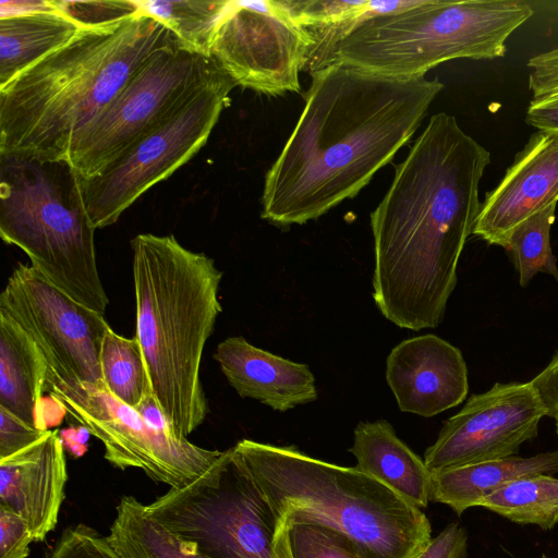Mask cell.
<instances>
[{
  "mask_svg": "<svg viewBox=\"0 0 558 558\" xmlns=\"http://www.w3.org/2000/svg\"><path fill=\"white\" fill-rule=\"evenodd\" d=\"M489 151L456 118L434 114L396 167L371 214L373 298L400 328H434L457 284V267L480 213Z\"/></svg>",
  "mask_w": 558,
  "mask_h": 558,
  "instance_id": "1",
  "label": "cell"
},
{
  "mask_svg": "<svg viewBox=\"0 0 558 558\" xmlns=\"http://www.w3.org/2000/svg\"><path fill=\"white\" fill-rule=\"evenodd\" d=\"M305 106L265 177L262 217L317 219L354 197L420 128L438 78L395 77L327 63L311 73Z\"/></svg>",
  "mask_w": 558,
  "mask_h": 558,
  "instance_id": "2",
  "label": "cell"
},
{
  "mask_svg": "<svg viewBox=\"0 0 558 558\" xmlns=\"http://www.w3.org/2000/svg\"><path fill=\"white\" fill-rule=\"evenodd\" d=\"M175 41L144 14L82 27L0 88V155L66 160L73 138L155 51Z\"/></svg>",
  "mask_w": 558,
  "mask_h": 558,
  "instance_id": "3",
  "label": "cell"
},
{
  "mask_svg": "<svg viewBox=\"0 0 558 558\" xmlns=\"http://www.w3.org/2000/svg\"><path fill=\"white\" fill-rule=\"evenodd\" d=\"M136 332L153 395L174 433L187 438L205 421L201 362L222 307V272L213 258L173 235L131 240Z\"/></svg>",
  "mask_w": 558,
  "mask_h": 558,
  "instance_id": "4",
  "label": "cell"
},
{
  "mask_svg": "<svg viewBox=\"0 0 558 558\" xmlns=\"http://www.w3.org/2000/svg\"><path fill=\"white\" fill-rule=\"evenodd\" d=\"M231 451L271 510L276 534L293 523L322 524L348 536L361 558H414L433 538L420 508L355 466L251 439Z\"/></svg>",
  "mask_w": 558,
  "mask_h": 558,
  "instance_id": "5",
  "label": "cell"
},
{
  "mask_svg": "<svg viewBox=\"0 0 558 558\" xmlns=\"http://www.w3.org/2000/svg\"><path fill=\"white\" fill-rule=\"evenodd\" d=\"M80 179L68 160L0 155V235L76 302L105 315L108 296L96 263Z\"/></svg>",
  "mask_w": 558,
  "mask_h": 558,
  "instance_id": "6",
  "label": "cell"
},
{
  "mask_svg": "<svg viewBox=\"0 0 558 558\" xmlns=\"http://www.w3.org/2000/svg\"><path fill=\"white\" fill-rule=\"evenodd\" d=\"M533 14L529 3L517 0H422L356 25L320 54L314 70L341 62L383 75L415 77L453 59L502 58L510 35Z\"/></svg>",
  "mask_w": 558,
  "mask_h": 558,
  "instance_id": "7",
  "label": "cell"
},
{
  "mask_svg": "<svg viewBox=\"0 0 558 558\" xmlns=\"http://www.w3.org/2000/svg\"><path fill=\"white\" fill-rule=\"evenodd\" d=\"M146 510L209 558H280L272 512L231 448L197 480L170 488Z\"/></svg>",
  "mask_w": 558,
  "mask_h": 558,
  "instance_id": "8",
  "label": "cell"
},
{
  "mask_svg": "<svg viewBox=\"0 0 558 558\" xmlns=\"http://www.w3.org/2000/svg\"><path fill=\"white\" fill-rule=\"evenodd\" d=\"M235 85L227 73L205 85L98 174L78 178L84 205L95 229L113 225L140 196L169 178L206 144Z\"/></svg>",
  "mask_w": 558,
  "mask_h": 558,
  "instance_id": "9",
  "label": "cell"
},
{
  "mask_svg": "<svg viewBox=\"0 0 558 558\" xmlns=\"http://www.w3.org/2000/svg\"><path fill=\"white\" fill-rule=\"evenodd\" d=\"M223 74L211 58L189 51L179 41L158 49L73 138L68 162L80 179L95 177L175 107Z\"/></svg>",
  "mask_w": 558,
  "mask_h": 558,
  "instance_id": "10",
  "label": "cell"
},
{
  "mask_svg": "<svg viewBox=\"0 0 558 558\" xmlns=\"http://www.w3.org/2000/svg\"><path fill=\"white\" fill-rule=\"evenodd\" d=\"M50 398L105 447L114 468L142 470L150 480L182 488L206 473L223 451L205 449L172 432L151 426L105 383L62 379L49 372Z\"/></svg>",
  "mask_w": 558,
  "mask_h": 558,
  "instance_id": "11",
  "label": "cell"
},
{
  "mask_svg": "<svg viewBox=\"0 0 558 558\" xmlns=\"http://www.w3.org/2000/svg\"><path fill=\"white\" fill-rule=\"evenodd\" d=\"M316 44L283 1L231 0L210 58L236 85L279 96L300 92L299 73Z\"/></svg>",
  "mask_w": 558,
  "mask_h": 558,
  "instance_id": "12",
  "label": "cell"
},
{
  "mask_svg": "<svg viewBox=\"0 0 558 558\" xmlns=\"http://www.w3.org/2000/svg\"><path fill=\"white\" fill-rule=\"evenodd\" d=\"M5 311L43 350L50 372L62 379L102 380L100 350L109 325L32 265L19 263L0 294Z\"/></svg>",
  "mask_w": 558,
  "mask_h": 558,
  "instance_id": "13",
  "label": "cell"
},
{
  "mask_svg": "<svg viewBox=\"0 0 558 558\" xmlns=\"http://www.w3.org/2000/svg\"><path fill=\"white\" fill-rule=\"evenodd\" d=\"M547 410L531 381L496 383L448 418L424 453L430 473L517 456Z\"/></svg>",
  "mask_w": 558,
  "mask_h": 558,
  "instance_id": "14",
  "label": "cell"
},
{
  "mask_svg": "<svg viewBox=\"0 0 558 558\" xmlns=\"http://www.w3.org/2000/svg\"><path fill=\"white\" fill-rule=\"evenodd\" d=\"M557 203L558 132L536 131L485 194L473 234L506 248L519 225Z\"/></svg>",
  "mask_w": 558,
  "mask_h": 558,
  "instance_id": "15",
  "label": "cell"
},
{
  "mask_svg": "<svg viewBox=\"0 0 558 558\" xmlns=\"http://www.w3.org/2000/svg\"><path fill=\"white\" fill-rule=\"evenodd\" d=\"M386 379L399 409L424 417L459 405L469 392L461 351L435 335L397 344L387 357Z\"/></svg>",
  "mask_w": 558,
  "mask_h": 558,
  "instance_id": "16",
  "label": "cell"
},
{
  "mask_svg": "<svg viewBox=\"0 0 558 558\" xmlns=\"http://www.w3.org/2000/svg\"><path fill=\"white\" fill-rule=\"evenodd\" d=\"M68 481L64 445L58 430L0 459V506L27 523L34 542L54 530Z\"/></svg>",
  "mask_w": 558,
  "mask_h": 558,
  "instance_id": "17",
  "label": "cell"
},
{
  "mask_svg": "<svg viewBox=\"0 0 558 558\" xmlns=\"http://www.w3.org/2000/svg\"><path fill=\"white\" fill-rule=\"evenodd\" d=\"M228 383L241 398H252L280 412L317 399L308 366L256 348L243 337H229L214 353Z\"/></svg>",
  "mask_w": 558,
  "mask_h": 558,
  "instance_id": "18",
  "label": "cell"
},
{
  "mask_svg": "<svg viewBox=\"0 0 558 558\" xmlns=\"http://www.w3.org/2000/svg\"><path fill=\"white\" fill-rule=\"evenodd\" d=\"M355 468L387 486L414 507L426 508L432 473L385 420L361 422L354 429Z\"/></svg>",
  "mask_w": 558,
  "mask_h": 558,
  "instance_id": "19",
  "label": "cell"
},
{
  "mask_svg": "<svg viewBox=\"0 0 558 558\" xmlns=\"http://www.w3.org/2000/svg\"><path fill=\"white\" fill-rule=\"evenodd\" d=\"M49 372L48 361L36 341L0 310V407L26 424L43 428L38 411Z\"/></svg>",
  "mask_w": 558,
  "mask_h": 558,
  "instance_id": "20",
  "label": "cell"
},
{
  "mask_svg": "<svg viewBox=\"0 0 558 558\" xmlns=\"http://www.w3.org/2000/svg\"><path fill=\"white\" fill-rule=\"evenodd\" d=\"M557 473L558 450L463 465L432 473L429 500L444 504L461 515L511 481Z\"/></svg>",
  "mask_w": 558,
  "mask_h": 558,
  "instance_id": "21",
  "label": "cell"
},
{
  "mask_svg": "<svg viewBox=\"0 0 558 558\" xmlns=\"http://www.w3.org/2000/svg\"><path fill=\"white\" fill-rule=\"evenodd\" d=\"M81 28L57 10L0 19V88L68 44Z\"/></svg>",
  "mask_w": 558,
  "mask_h": 558,
  "instance_id": "22",
  "label": "cell"
},
{
  "mask_svg": "<svg viewBox=\"0 0 558 558\" xmlns=\"http://www.w3.org/2000/svg\"><path fill=\"white\" fill-rule=\"evenodd\" d=\"M107 538L122 558H209L155 521L134 496L121 497Z\"/></svg>",
  "mask_w": 558,
  "mask_h": 558,
  "instance_id": "23",
  "label": "cell"
},
{
  "mask_svg": "<svg viewBox=\"0 0 558 558\" xmlns=\"http://www.w3.org/2000/svg\"><path fill=\"white\" fill-rule=\"evenodd\" d=\"M140 14L163 24L180 45L210 58V48L229 1L136 0Z\"/></svg>",
  "mask_w": 558,
  "mask_h": 558,
  "instance_id": "24",
  "label": "cell"
},
{
  "mask_svg": "<svg viewBox=\"0 0 558 558\" xmlns=\"http://www.w3.org/2000/svg\"><path fill=\"white\" fill-rule=\"evenodd\" d=\"M478 507L517 524L551 530L558 525V477L539 474L511 481L484 498Z\"/></svg>",
  "mask_w": 558,
  "mask_h": 558,
  "instance_id": "25",
  "label": "cell"
},
{
  "mask_svg": "<svg viewBox=\"0 0 558 558\" xmlns=\"http://www.w3.org/2000/svg\"><path fill=\"white\" fill-rule=\"evenodd\" d=\"M100 366L106 387L125 404L136 409L153 393L136 337L120 336L109 327L101 343Z\"/></svg>",
  "mask_w": 558,
  "mask_h": 558,
  "instance_id": "26",
  "label": "cell"
},
{
  "mask_svg": "<svg viewBox=\"0 0 558 558\" xmlns=\"http://www.w3.org/2000/svg\"><path fill=\"white\" fill-rule=\"evenodd\" d=\"M553 204L519 225L510 235L506 250L511 253L521 287H526L538 272L558 281L557 258L550 245V229L556 218Z\"/></svg>",
  "mask_w": 558,
  "mask_h": 558,
  "instance_id": "27",
  "label": "cell"
},
{
  "mask_svg": "<svg viewBox=\"0 0 558 558\" xmlns=\"http://www.w3.org/2000/svg\"><path fill=\"white\" fill-rule=\"evenodd\" d=\"M280 558H361L344 534L317 523H293L276 534Z\"/></svg>",
  "mask_w": 558,
  "mask_h": 558,
  "instance_id": "28",
  "label": "cell"
},
{
  "mask_svg": "<svg viewBox=\"0 0 558 558\" xmlns=\"http://www.w3.org/2000/svg\"><path fill=\"white\" fill-rule=\"evenodd\" d=\"M54 9L82 27L116 23L140 14L136 1L51 0Z\"/></svg>",
  "mask_w": 558,
  "mask_h": 558,
  "instance_id": "29",
  "label": "cell"
},
{
  "mask_svg": "<svg viewBox=\"0 0 558 558\" xmlns=\"http://www.w3.org/2000/svg\"><path fill=\"white\" fill-rule=\"evenodd\" d=\"M46 558H122L107 536L95 529L78 523L63 530Z\"/></svg>",
  "mask_w": 558,
  "mask_h": 558,
  "instance_id": "30",
  "label": "cell"
},
{
  "mask_svg": "<svg viewBox=\"0 0 558 558\" xmlns=\"http://www.w3.org/2000/svg\"><path fill=\"white\" fill-rule=\"evenodd\" d=\"M527 86L533 100L558 98V47L541 52L526 62Z\"/></svg>",
  "mask_w": 558,
  "mask_h": 558,
  "instance_id": "31",
  "label": "cell"
},
{
  "mask_svg": "<svg viewBox=\"0 0 558 558\" xmlns=\"http://www.w3.org/2000/svg\"><path fill=\"white\" fill-rule=\"evenodd\" d=\"M32 542L34 538L25 520L0 506V558H27Z\"/></svg>",
  "mask_w": 558,
  "mask_h": 558,
  "instance_id": "32",
  "label": "cell"
},
{
  "mask_svg": "<svg viewBox=\"0 0 558 558\" xmlns=\"http://www.w3.org/2000/svg\"><path fill=\"white\" fill-rule=\"evenodd\" d=\"M47 430L26 424L0 407V459L32 446L41 439Z\"/></svg>",
  "mask_w": 558,
  "mask_h": 558,
  "instance_id": "33",
  "label": "cell"
},
{
  "mask_svg": "<svg viewBox=\"0 0 558 558\" xmlns=\"http://www.w3.org/2000/svg\"><path fill=\"white\" fill-rule=\"evenodd\" d=\"M468 533L459 523L448 524L414 558H465Z\"/></svg>",
  "mask_w": 558,
  "mask_h": 558,
  "instance_id": "34",
  "label": "cell"
},
{
  "mask_svg": "<svg viewBox=\"0 0 558 558\" xmlns=\"http://www.w3.org/2000/svg\"><path fill=\"white\" fill-rule=\"evenodd\" d=\"M547 410V416L554 417L558 412V351L548 365L532 380Z\"/></svg>",
  "mask_w": 558,
  "mask_h": 558,
  "instance_id": "35",
  "label": "cell"
},
{
  "mask_svg": "<svg viewBox=\"0 0 558 558\" xmlns=\"http://www.w3.org/2000/svg\"><path fill=\"white\" fill-rule=\"evenodd\" d=\"M525 122L537 131L558 132V98L532 99L526 109Z\"/></svg>",
  "mask_w": 558,
  "mask_h": 558,
  "instance_id": "36",
  "label": "cell"
},
{
  "mask_svg": "<svg viewBox=\"0 0 558 558\" xmlns=\"http://www.w3.org/2000/svg\"><path fill=\"white\" fill-rule=\"evenodd\" d=\"M56 10L51 0L46 1H0V19Z\"/></svg>",
  "mask_w": 558,
  "mask_h": 558,
  "instance_id": "37",
  "label": "cell"
},
{
  "mask_svg": "<svg viewBox=\"0 0 558 558\" xmlns=\"http://www.w3.org/2000/svg\"><path fill=\"white\" fill-rule=\"evenodd\" d=\"M555 421H556V432L558 434V412L557 414L554 416Z\"/></svg>",
  "mask_w": 558,
  "mask_h": 558,
  "instance_id": "38",
  "label": "cell"
},
{
  "mask_svg": "<svg viewBox=\"0 0 558 558\" xmlns=\"http://www.w3.org/2000/svg\"><path fill=\"white\" fill-rule=\"evenodd\" d=\"M541 558H549V557H548V556H546V555H542V557H541Z\"/></svg>",
  "mask_w": 558,
  "mask_h": 558,
  "instance_id": "39",
  "label": "cell"
}]
</instances>
